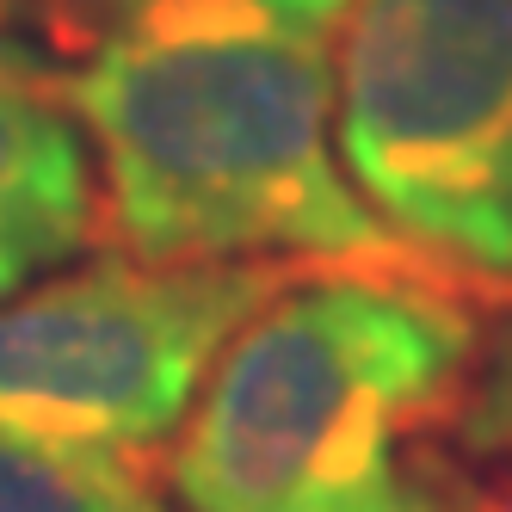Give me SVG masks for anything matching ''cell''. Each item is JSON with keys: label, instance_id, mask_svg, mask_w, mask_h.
Returning a JSON list of instances; mask_svg holds the SVG:
<instances>
[{"label": "cell", "instance_id": "cell-1", "mask_svg": "<svg viewBox=\"0 0 512 512\" xmlns=\"http://www.w3.org/2000/svg\"><path fill=\"white\" fill-rule=\"evenodd\" d=\"M340 13L346 0H50L44 56L25 62L93 136L124 253L432 278L346 179Z\"/></svg>", "mask_w": 512, "mask_h": 512}, {"label": "cell", "instance_id": "cell-2", "mask_svg": "<svg viewBox=\"0 0 512 512\" xmlns=\"http://www.w3.org/2000/svg\"><path fill=\"white\" fill-rule=\"evenodd\" d=\"M469 297L414 272L309 266L253 309L173 432L186 512H303L457 438L475 383Z\"/></svg>", "mask_w": 512, "mask_h": 512}, {"label": "cell", "instance_id": "cell-3", "mask_svg": "<svg viewBox=\"0 0 512 512\" xmlns=\"http://www.w3.org/2000/svg\"><path fill=\"white\" fill-rule=\"evenodd\" d=\"M334 142L438 284L512 315V0H346Z\"/></svg>", "mask_w": 512, "mask_h": 512}, {"label": "cell", "instance_id": "cell-4", "mask_svg": "<svg viewBox=\"0 0 512 512\" xmlns=\"http://www.w3.org/2000/svg\"><path fill=\"white\" fill-rule=\"evenodd\" d=\"M297 272L309 266L105 253L13 290L0 303V426L155 457L186 426L229 334Z\"/></svg>", "mask_w": 512, "mask_h": 512}, {"label": "cell", "instance_id": "cell-5", "mask_svg": "<svg viewBox=\"0 0 512 512\" xmlns=\"http://www.w3.org/2000/svg\"><path fill=\"white\" fill-rule=\"evenodd\" d=\"M99 216L87 130L38 68L0 44V297L87 253Z\"/></svg>", "mask_w": 512, "mask_h": 512}, {"label": "cell", "instance_id": "cell-6", "mask_svg": "<svg viewBox=\"0 0 512 512\" xmlns=\"http://www.w3.org/2000/svg\"><path fill=\"white\" fill-rule=\"evenodd\" d=\"M0 512H173L149 457L0 426Z\"/></svg>", "mask_w": 512, "mask_h": 512}, {"label": "cell", "instance_id": "cell-7", "mask_svg": "<svg viewBox=\"0 0 512 512\" xmlns=\"http://www.w3.org/2000/svg\"><path fill=\"white\" fill-rule=\"evenodd\" d=\"M432 512H512V451H463L432 438L401 457Z\"/></svg>", "mask_w": 512, "mask_h": 512}, {"label": "cell", "instance_id": "cell-8", "mask_svg": "<svg viewBox=\"0 0 512 512\" xmlns=\"http://www.w3.org/2000/svg\"><path fill=\"white\" fill-rule=\"evenodd\" d=\"M457 445L463 451H512V315L482 340Z\"/></svg>", "mask_w": 512, "mask_h": 512}, {"label": "cell", "instance_id": "cell-9", "mask_svg": "<svg viewBox=\"0 0 512 512\" xmlns=\"http://www.w3.org/2000/svg\"><path fill=\"white\" fill-rule=\"evenodd\" d=\"M303 512H432V506L414 488L408 469H389V475H377V482H358L346 494H327V500H315Z\"/></svg>", "mask_w": 512, "mask_h": 512}]
</instances>
